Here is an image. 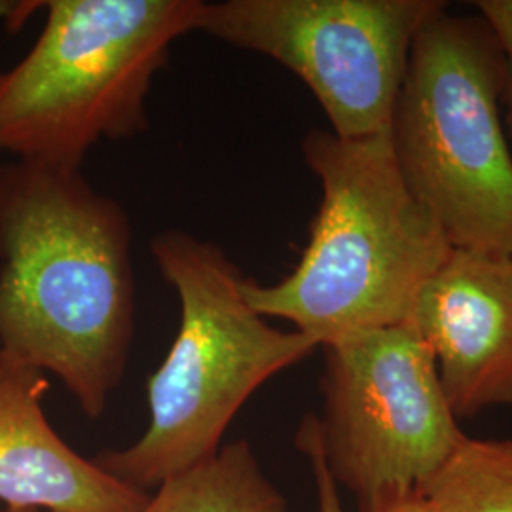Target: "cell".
<instances>
[{"instance_id": "obj_12", "label": "cell", "mask_w": 512, "mask_h": 512, "mask_svg": "<svg viewBox=\"0 0 512 512\" xmlns=\"http://www.w3.org/2000/svg\"><path fill=\"white\" fill-rule=\"evenodd\" d=\"M478 16L486 19L499 38L507 61L505 126L512 137V0H478Z\"/></svg>"}, {"instance_id": "obj_4", "label": "cell", "mask_w": 512, "mask_h": 512, "mask_svg": "<svg viewBox=\"0 0 512 512\" xmlns=\"http://www.w3.org/2000/svg\"><path fill=\"white\" fill-rule=\"evenodd\" d=\"M35 46L0 71V150L80 169L101 139L148 129L147 97L203 0H52Z\"/></svg>"}, {"instance_id": "obj_5", "label": "cell", "mask_w": 512, "mask_h": 512, "mask_svg": "<svg viewBox=\"0 0 512 512\" xmlns=\"http://www.w3.org/2000/svg\"><path fill=\"white\" fill-rule=\"evenodd\" d=\"M505 88V52L486 19L442 6L421 25L389 137L408 190L454 249L512 256Z\"/></svg>"}, {"instance_id": "obj_6", "label": "cell", "mask_w": 512, "mask_h": 512, "mask_svg": "<svg viewBox=\"0 0 512 512\" xmlns=\"http://www.w3.org/2000/svg\"><path fill=\"white\" fill-rule=\"evenodd\" d=\"M323 349V412L304 423L334 484L359 512L420 497L467 439L433 351L408 325L349 334Z\"/></svg>"}, {"instance_id": "obj_7", "label": "cell", "mask_w": 512, "mask_h": 512, "mask_svg": "<svg viewBox=\"0 0 512 512\" xmlns=\"http://www.w3.org/2000/svg\"><path fill=\"white\" fill-rule=\"evenodd\" d=\"M440 0L203 2L196 31L272 57L315 95L340 139L389 133L410 50Z\"/></svg>"}, {"instance_id": "obj_3", "label": "cell", "mask_w": 512, "mask_h": 512, "mask_svg": "<svg viewBox=\"0 0 512 512\" xmlns=\"http://www.w3.org/2000/svg\"><path fill=\"white\" fill-rule=\"evenodd\" d=\"M150 251L179 296L181 325L148 378L145 435L95 459L143 492L215 458L224 431L256 389L319 348L298 330L270 327L247 304L245 275L219 245L167 230Z\"/></svg>"}, {"instance_id": "obj_14", "label": "cell", "mask_w": 512, "mask_h": 512, "mask_svg": "<svg viewBox=\"0 0 512 512\" xmlns=\"http://www.w3.org/2000/svg\"><path fill=\"white\" fill-rule=\"evenodd\" d=\"M376 512H437L423 497H412V499H404L399 503L387 505L384 509Z\"/></svg>"}, {"instance_id": "obj_9", "label": "cell", "mask_w": 512, "mask_h": 512, "mask_svg": "<svg viewBox=\"0 0 512 512\" xmlns=\"http://www.w3.org/2000/svg\"><path fill=\"white\" fill-rule=\"evenodd\" d=\"M44 372L0 359V499L16 509L141 512L150 495L84 459L44 412Z\"/></svg>"}, {"instance_id": "obj_1", "label": "cell", "mask_w": 512, "mask_h": 512, "mask_svg": "<svg viewBox=\"0 0 512 512\" xmlns=\"http://www.w3.org/2000/svg\"><path fill=\"white\" fill-rule=\"evenodd\" d=\"M131 222L80 169L0 165V359L103 416L135 332Z\"/></svg>"}, {"instance_id": "obj_2", "label": "cell", "mask_w": 512, "mask_h": 512, "mask_svg": "<svg viewBox=\"0 0 512 512\" xmlns=\"http://www.w3.org/2000/svg\"><path fill=\"white\" fill-rule=\"evenodd\" d=\"M302 154L323 190L310 241L274 285L245 277L247 304L293 323L319 348L406 325L421 287L454 247L404 183L389 133L340 139L311 129Z\"/></svg>"}, {"instance_id": "obj_15", "label": "cell", "mask_w": 512, "mask_h": 512, "mask_svg": "<svg viewBox=\"0 0 512 512\" xmlns=\"http://www.w3.org/2000/svg\"><path fill=\"white\" fill-rule=\"evenodd\" d=\"M2 512H55V511H44V509H16V507H8L6 511Z\"/></svg>"}, {"instance_id": "obj_13", "label": "cell", "mask_w": 512, "mask_h": 512, "mask_svg": "<svg viewBox=\"0 0 512 512\" xmlns=\"http://www.w3.org/2000/svg\"><path fill=\"white\" fill-rule=\"evenodd\" d=\"M296 446L298 450L310 459L311 471L315 478V486H317V499H319V512H346L342 507V499L338 486L334 484L329 469L325 465V459L319 452V446L311 435L310 427L306 423L300 425L298 433H296Z\"/></svg>"}, {"instance_id": "obj_11", "label": "cell", "mask_w": 512, "mask_h": 512, "mask_svg": "<svg viewBox=\"0 0 512 512\" xmlns=\"http://www.w3.org/2000/svg\"><path fill=\"white\" fill-rule=\"evenodd\" d=\"M421 497L437 512H512V440L467 437Z\"/></svg>"}, {"instance_id": "obj_8", "label": "cell", "mask_w": 512, "mask_h": 512, "mask_svg": "<svg viewBox=\"0 0 512 512\" xmlns=\"http://www.w3.org/2000/svg\"><path fill=\"white\" fill-rule=\"evenodd\" d=\"M406 325L431 348L456 418L512 404V256L452 249Z\"/></svg>"}, {"instance_id": "obj_10", "label": "cell", "mask_w": 512, "mask_h": 512, "mask_svg": "<svg viewBox=\"0 0 512 512\" xmlns=\"http://www.w3.org/2000/svg\"><path fill=\"white\" fill-rule=\"evenodd\" d=\"M141 512H289L247 440L222 446L215 458L171 476Z\"/></svg>"}]
</instances>
